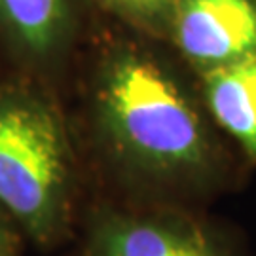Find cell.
<instances>
[{
  "instance_id": "obj_1",
  "label": "cell",
  "mask_w": 256,
  "mask_h": 256,
  "mask_svg": "<svg viewBox=\"0 0 256 256\" xmlns=\"http://www.w3.org/2000/svg\"><path fill=\"white\" fill-rule=\"evenodd\" d=\"M97 114L129 162L162 178L207 184L222 154L190 93L154 57L116 48L97 76Z\"/></svg>"
},
{
  "instance_id": "obj_2",
  "label": "cell",
  "mask_w": 256,
  "mask_h": 256,
  "mask_svg": "<svg viewBox=\"0 0 256 256\" xmlns=\"http://www.w3.org/2000/svg\"><path fill=\"white\" fill-rule=\"evenodd\" d=\"M0 209L42 247L72 222L70 148L55 110L30 93L0 90Z\"/></svg>"
},
{
  "instance_id": "obj_6",
  "label": "cell",
  "mask_w": 256,
  "mask_h": 256,
  "mask_svg": "<svg viewBox=\"0 0 256 256\" xmlns=\"http://www.w3.org/2000/svg\"><path fill=\"white\" fill-rule=\"evenodd\" d=\"M72 27V0H0V30L23 55L48 61Z\"/></svg>"
},
{
  "instance_id": "obj_8",
  "label": "cell",
  "mask_w": 256,
  "mask_h": 256,
  "mask_svg": "<svg viewBox=\"0 0 256 256\" xmlns=\"http://www.w3.org/2000/svg\"><path fill=\"white\" fill-rule=\"evenodd\" d=\"M18 250V236L10 224L6 212L0 209V256H16Z\"/></svg>"
},
{
  "instance_id": "obj_3",
  "label": "cell",
  "mask_w": 256,
  "mask_h": 256,
  "mask_svg": "<svg viewBox=\"0 0 256 256\" xmlns=\"http://www.w3.org/2000/svg\"><path fill=\"white\" fill-rule=\"evenodd\" d=\"M82 256H245L218 224L178 209H101Z\"/></svg>"
},
{
  "instance_id": "obj_7",
  "label": "cell",
  "mask_w": 256,
  "mask_h": 256,
  "mask_svg": "<svg viewBox=\"0 0 256 256\" xmlns=\"http://www.w3.org/2000/svg\"><path fill=\"white\" fill-rule=\"evenodd\" d=\"M97 2L129 23H135L137 27L146 28L156 34H169L174 0H97Z\"/></svg>"
},
{
  "instance_id": "obj_5",
  "label": "cell",
  "mask_w": 256,
  "mask_h": 256,
  "mask_svg": "<svg viewBox=\"0 0 256 256\" xmlns=\"http://www.w3.org/2000/svg\"><path fill=\"white\" fill-rule=\"evenodd\" d=\"M203 99L212 120L256 162V57L203 74Z\"/></svg>"
},
{
  "instance_id": "obj_4",
  "label": "cell",
  "mask_w": 256,
  "mask_h": 256,
  "mask_svg": "<svg viewBox=\"0 0 256 256\" xmlns=\"http://www.w3.org/2000/svg\"><path fill=\"white\" fill-rule=\"evenodd\" d=\"M169 34L202 76L256 57V0H174Z\"/></svg>"
}]
</instances>
